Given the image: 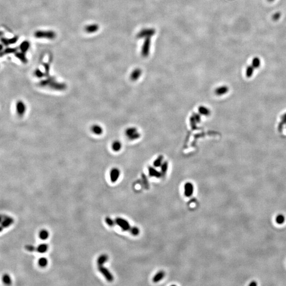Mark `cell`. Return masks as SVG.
<instances>
[{
  "label": "cell",
  "mask_w": 286,
  "mask_h": 286,
  "mask_svg": "<svg viewBox=\"0 0 286 286\" xmlns=\"http://www.w3.org/2000/svg\"><path fill=\"white\" fill-rule=\"evenodd\" d=\"M125 135L129 140L135 141L140 138L141 133L137 128L135 126H130L125 129Z\"/></svg>",
  "instance_id": "cell-1"
},
{
  "label": "cell",
  "mask_w": 286,
  "mask_h": 286,
  "mask_svg": "<svg viewBox=\"0 0 286 286\" xmlns=\"http://www.w3.org/2000/svg\"><path fill=\"white\" fill-rule=\"evenodd\" d=\"M25 249L29 252H37L40 253H44L48 250V245L46 244H41L37 246H34L31 245H27L25 246Z\"/></svg>",
  "instance_id": "cell-2"
},
{
  "label": "cell",
  "mask_w": 286,
  "mask_h": 286,
  "mask_svg": "<svg viewBox=\"0 0 286 286\" xmlns=\"http://www.w3.org/2000/svg\"><path fill=\"white\" fill-rule=\"evenodd\" d=\"M16 114L19 117H23L27 110V105L23 100H18L16 102Z\"/></svg>",
  "instance_id": "cell-3"
},
{
  "label": "cell",
  "mask_w": 286,
  "mask_h": 286,
  "mask_svg": "<svg viewBox=\"0 0 286 286\" xmlns=\"http://www.w3.org/2000/svg\"><path fill=\"white\" fill-rule=\"evenodd\" d=\"M155 32L156 30L154 28H145L139 31L136 37L138 39L151 38L155 34Z\"/></svg>",
  "instance_id": "cell-4"
},
{
  "label": "cell",
  "mask_w": 286,
  "mask_h": 286,
  "mask_svg": "<svg viewBox=\"0 0 286 286\" xmlns=\"http://www.w3.org/2000/svg\"><path fill=\"white\" fill-rule=\"evenodd\" d=\"M115 220L116 224L123 231L129 232L132 227L127 220L121 217H118Z\"/></svg>",
  "instance_id": "cell-5"
},
{
  "label": "cell",
  "mask_w": 286,
  "mask_h": 286,
  "mask_svg": "<svg viewBox=\"0 0 286 286\" xmlns=\"http://www.w3.org/2000/svg\"><path fill=\"white\" fill-rule=\"evenodd\" d=\"M151 38H146L145 39L143 46L142 48V55L144 57H147L150 55V49H151Z\"/></svg>",
  "instance_id": "cell-6"
},
{
  "label": "cell",
  "mask_w": 286,
  "mask_h": 286,
  "mask_svg": "<svg viewBox=\"0 0 286 286\" xmlns=\"http://www.w3.org/2000/svg\"><path fill=\"white\" fill-rule=\"evenodd\" d=\"M98 270L101 272V273L105 277V279L108 281L109 282H112L113 280V276L111 273L109 271L108 269L103 267V266H98Z\"/></svg>",
  "instance_id": "cell-7"
},
{
  "label": "cell",
  "mask_w": 286,
  "mask_h": 286,
  "mask_svg": "<svg viewBox=\"0 0 286 286\" xmlns=\"http://www.w3.org/2000/svg\"><path fill=\"white\" fill-rule=\"evenodd\" d=\"M120 171L118 168L114 167L110 171V178L111 182L115 183L120 177Z\"/></svg>",
  "instance_id": "cell-8"
},
{
  "label": "cell",
  "mask_w": 286,
  "mask_h": 286,
  "mask_svg": "<svg viewBox=\"0 0 286 286\" xmlns=\"http://www.w3.org/2000/svg\"><path fill=\"white\" fill-rule=\"evenodd\" d=\"M185 195L186 197H190L192 196L194 191V186L191 182H188L185 183L184 186Z\"/></svg>",
  "instance_id": "cell-9"
},
{
  "label": "cell",
  "mask_w": 286,
  "mask_h": 286,
  "mask_svg": "<svg viewBox=\"0 0 286 286\" xmlns=\"http://www.w3.org/2000/svg\"><path fill=\"white\" fill-rule=\"evenodd\" d=\"M91 131L92 133L96 136L102 135L104 132L103 128L99 124H93L91 127Z\"/></svg>",
  "instance_id": "cell-10"
},
{
  "label": "cell",
  "mask_w": 286,
  "mask_h": 286,
  "mask_svg": "<svg viewBox=\"0 0 286 286\" xmlns=\"http://www.w3.org/2000/svg\"><path fill=\"white\" fill-rule=\"evenodd\" d=\"M142 75V70L139 68H136L133 70L130 74V79L132 81H138Z\"/></svg>",
  "instance_id": "cell-11"
},
{
  "label": "cell",
  "mask_w": 286,
  "mask_h": 286,
  "mask_svg": "<svg viewBox=\"0 0 286 286\" xmlns=\"http://www.w3.org/2000/svg\"><path fill=\"white\" fill-rule=\"evenodd\" d=\"M14 223V219L11 217L4 216V218L2 219L1 222V231H2L3 228H7L11 226Z\"/></svg>",
  "instance_id": "cell-12"
},
{
  "label": "cell",
  "mask_w": 286,
  "mask_h": 286,
  "mask_svg": "<svg viewBox=\"0 0 286 286\" xmlns=\"http://www.w3.org/2000/svg\"><path fill=\"white\" fill-rule=\"evenodd\" d=\"M35 36L38 38L52 39L55 37V34L51 31H38L36 33Z\"/></svg>",
  "instance_id": "cell-13"
},
{
  "label": "cell",
  "mask_w": 286,
  "mask_h": 286,
  "mask_svg": "<svg viewBox=\"0 0 286 286\" xmlns=\"http://www.w3.org/2000/svg\"><path fill=\"white\" fill-rule=\"evenodd\" d=\"M111 148L114 152H119L123 148V143L119 140H115L112 142L111 145Z\"/></svg>",
  "instance_id": "cell-14"
},
{
  "label": "cell",
  "mask_w": 286,
  "mask_h": 286,
  "mask_svg": "<svg viewBox=\"0 0 286 286\" xmlns=\"http://www.w3.org/2000/svg\"><path fill=\"white\" fill-rule=\"evenodd\" d=\"M155 167H152V166H150L148 168V173H149V175L152 177H154V178H161V177H162V174L161 173V172H159L158 170H157L156 169Z\"/></svg>",
  "instance_id": "cell-15"
},
{
  "label": "cell",
  "mask_w": 286,
  "mask_h": 286,
  "mask_svg": "<svg viewBox=\"0 0 286 286\" xmlns=\"http://www.w3.org/2000/svg\"><path fill=\"white\" fill-rule=\"evenodd\" d=\"M198 112L201 116H208L210 114V109L205 105H200L198 108Z\"/></svg>",
  "instance_id": "cell-16"
},
{
  "label": "cell",
  "mask_w": 286,
  "mask_h": 286,
  "mask_svg": "<svg viewBox=\"0 0 286 286\" xmlns=\"http://www.w3.org/2000/svg\"><path fill=\"white\" fill-rule=\"evenodd\" d=\"M165 273L163 271H160L156 273L153 278V281L155 283H157L162 280L165 277Z\"/></svg>",
  "instance_id": "cell-17"
},
{
  "label": "cell",
  "mask_w": 286,
  "mask_h": 286,
  "mask_svg": "<svg viewBox=\"0 0 286 286\" xmlns=\"http://www.w3.org/2000/svg\"><path fill=\"white\" fill-rule=\"evenodd\" d=\"M108 260V256L107 254H102L101 255L98 259H97V264L98 266H103L106 262H107Z\"/></svg>",
  "instance_id": "cell-18"
},
{
  "label": "cell",
  "mask_w": 286,
  "mask_h": 286,
  "mask_svg": "<svg viewBox=\"0 0 286 286\" xmlns=\"http://www.w3.org/2000/svg\"><path fill=\"white\" fill-rule=\"evenodd\" d=\"M163 159H164V157H163V155H161L159 156L154 161V162H153V166L155 167H161V166L162 165V164H163V163L164 162Z\"/></svg>",
  "instance_id": "cell-19"
},
{
  "label": "cell",
  "mask_w": 286,
  "mask_h": 286,
  "mask_svg": "<svg viewBox=\"0 0 286 286\" xmlns=\"http://www.w3.org/2000/svg\"><path fill=\"white\" fill-rule=\"evenodd\" d=\"M49 233L46 229H42L39 233V238L42 240H46L49 237Z\"/></svg>",
  "instance_id": "cell-20"
},
{
  "label": "cell",
  "mask_w": 286,
  "mask_h": 286,
  "mask_svg": "<svg viewBox=\"0 0 286 286\" xmlns=\"http://www.w3.org/2000/svg\"><path fill=\"white\" fill-rule=\"evenodd\" d=\"M161 172L162 174V176L165 175L166 172L168 170V163L166 161H165L163 163L162 165L161 166Z\"/></svg>",
  "instance_id": "cell-21"
},
{
  "label": "cell",
  "mask_w": 286,
  "mask_h": 286,
  "mask_svg": "<svg viewBox=\"0 0 286 286\" xmlns=\"http://www.w3.org/2000/svg\"><path fill=\"white\" fill-rule=\"evenodd\" d=\"M2 280L4 284L7 285H10L12 283V280L10 276L9 275L5 274L3 275L2 277Z\"/></svg>",
  "instance_id": "cell-22"
},
{
  "label": "cell",
  "mask_w": 286,
  "mask_h": 286,
  "mask_svg": "<svg viewBox=\"0 0 286 286\" xmlns=\"http://www.w3.org/2000/svg\"><path fill=\"white\" fill-rule=\"evenodd\" d=\"M275 221L278 224H282L285 221V217L282 214H279L276 217Z\"/></svg>",
  "instance_id": "cell-23"
},
{
  "label": "cell",
  "mask_w": 286,
  "mask_h": 286,
  "mask_svg": "<svg viewBox=\"0 0 286 286\" xmlns=\"http://www.w3.org/2000/svg\"><path fill=\"white\" fill-rule=\"evenodd\" d=\"M48 264V260L45 258H42L38 260V265L42 268L46 267Z\"/></svg>",
  "instance_id": "cell-24"
},
{
  "label": "cell",
  "mask_w": 286,
  "mask_h": 286,
  "mask_svg": "<svg viewBox=\"0 0 286 286\" xmlns=\"http://www.w3.org/2000/svg\"><path fill=\"white\" fill-rule=\"evenodd\" d=\"M98 29V27L96 24L88 26L86 28V31L88 32H90V33L94 32L97 31Z\"/></svg>",
  "instance_id": "cell-25"
},
{
  "label": "cell",
  "mask_w": 286,
  "mask_h": 286,
  "mask_svg": "<svg viewBox=\"0 0 286 286\" xmlns=\"http://www.w3.org/2000/svg\"><path fill=\"white\" fill-rule=\"evenodd\" d=\"M105 223L110 227H113L115 225H116L115 220H113L110 217H106L105 218Z\"/></svg>",
  "instance_id": "cell-26"
},
{
  "label": "cell",
  "mask_w": 286,
  "mask_h": 286,
  "mask_svg": "<svg viewBox=\"0 0 286 286\" xmlns=\"http://www.w3.org/2000/svg\"><path fill=\"white\" fill-rule=\"evenodd\" d=\"M260 65V60L258 57L253 58L252 61V66L254 68H258Z\"/></svg>",
  "instance_id": "cell-27"
},
{
  "label": "cell",
  "mask_w": 286,
  "mask_h": 286,
  "mask_svg": "<svg viewBox=\"0 0 286 286\" xmlns=\"http://www.w3.org/2000/svg\"><path fill=\"white\" fill-rule=\"evenodd\" d=\"M129 232L134 236H137L139 234V228L137 227H132Z\"/></svg>",
  "instance_id": "cell-28"
},
{
  "label": "cell",
  "mask_w": 286,
  "mask_h": 286,
  "mask_svg": "<svg viewBox=\"0 0 286 286\" xmlns=\"http://www.w3.org/2000/svg\"><path fill=\"white\" fill-rule=\"evenodd\" d=\"M225 92V88L223 87V86L218 88H217V89L215 90V93L217 95L222 94L224 93Z\"/></svg>",
  "instance_id": "cell-29"
},
{
  "label": "cell",
  "mask_w": 286,
  "mask_h": 286,
  "mask_svg": "<svg viewBox=\"0 0 286 286\" xmlns=\"http://www.w3.org/2000/svg\"><path fill=\"white\" fill-rule=\"evenodd\" d=\"M253 67L252 66H248V69H247V71H246V74H247L248 76H251L252 73H253Z\"/></svg>",
  "instance_id": "cell-30"
},
{
  "label": "cell",
  "mask_w": 286,
  "mask_h": 286,
  "mask_svg": "<svg viewBox=\"0 0 286 286\" xmlns=\"http://www.w3.org/2000/svg\"><path fill=\"white\" fill-rule=\"evenodd\" d=\"M280 16H281V13H280V12H277V13H275V14L273 16H272V18H273V19L275 20V21H277V20H279V19L280 18Z\"/></svg>",
  "instance_id": "cell-31"
},
{
  "label": "cell",
  "mask_w": 286,
  "mask_h": 286,
  "mask_svg": "<svg viewBox=\"0 0 286 286\" xmlns=\"http://www.w3.org/2000/svg\"><path fill=\"white\" fill-rule=\"evenodd\" d=\"M143 184L144 185V186L146 188V189H148V188H149V183L147 181V179L145 178V177H143Z\"/></svg>",
  "instance_id": "cell-32"
},
{
  "label": "cell",
  "mask_w": 286,
  "mask_h": 286,
  "mask_svg": "<svg viewBox=\"0 0 286 286\" xmlns=\"http://www.w3.org/2000/svg\"><path fill=\"white\" fill-rule=\"evenodd\" d=\"M250 286H256L257 285V283L255 282V281H252L251 283H250Z\"/></svg>",
  "instance_id": "cell-33"
},
{
  "label": "cell",
  "mask_w": 286,
  "mask_h": 286,
  "mask_svg": "<svg viewBox=\"0 0 286 286\" xmlns=\"http://www.w3.org/2000/svg\"><path fill=\"white\" fill-rule=\"evenodd\" d=\"M268 1L269 2H272V1H273L274 0H268Z\"/></svg>",
  "instance_id": "cell-34"
}]
</instances>
